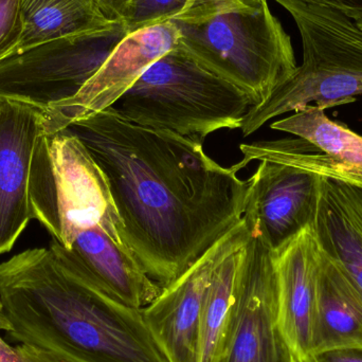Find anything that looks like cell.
I'll return each instance as SVG.
<instances>
[{"label": "cell", "mask_w": 362, "mask_h": 362, "mask_svg": "<svg viewBox=\"0 0 362 362\" xmlns=\"http://www.w3.org/2000/svg\"><path fill=\"white\" fill-rule=\"evenodd\" d=\"M67 129L105 174L125 245L161 287L242 221L250 180L213 160L202 142L129 122L110 107Z\"/></svg>", "instance_id": "obj_1"}, {"label": "cell", "mask_w": 362, "mask_h": 362, "mask_svg": "<svg viewBox=\"0 0 362 362\" xmlns=\"http://www.w3.org/2000/svg\"><path fill=\"white\" fill-rule=\"evenodd\" d=\"M0 295L13 341L76 362H168L142 308L106 295L52 246L0 264Z\"/></svg>", "instance_id": "obj_2"}, {"label": "cell", "mask_w": 362, "mask_h": 362, "mask_svg": "<svg viewBox=\"0 0 362 362\" xmlns=\"http://www.w3.org/2000/svg\"><path fill=\"white\" fill-rule=\"evenodd\" d=\"M299 30L302 64L269 98L249 110L243 136L252 135L276 117L306 105L322 110L362 95V28L325 0H276Z\"/></svg>", "instance_id": "obj_3"}, {"label": "cell", "mask_w": 362, "mask_h": 362, "mask_svg": "<svg viewBox=\"0 0 362 362\" xmlns=\"http://www.w3.org/2000/svg\"><path fill=\"white\" fill-rule=\"evenodd\" d=\"M255 102L176 47L155 62L112 106L125 120L204 144L221 129H240Z\"/></svg>", "instance_id": "obj_4"}, {"label": "cell", "mask_w": 362, "mask_h": 362, "mask_svg": "<svg viewBox=\"0 0 362 362\" xmlns=\"http://www.w3.org/2000/svg\"><path fill=\"white\" fill-rule=\"evenodd\" d=\"M32 216L69 249L83 230L99 226L129 250L110 182L86 146L68 129L36 139L30 171Z\"/></svg>", "instance_id": "obj_5"}, {"label": "cell", "mask_w": 362, "mask_h": 362, "mask_svg": "<svg viewBox=\"0 0 362 362\" xmlns=\"http://www.w3.org/2000/svg\"><path fill=\"white\" fill-rule=\"evenodd\" d=\"M173 23L180 31L178 47L248 93L255 106L297 69L291 36L267 0L257 10L231 11L198 23Z\"/></svg>", "instance_id": "obj_6"}, {"label": "cell", "mask_w": 362, "mask_h": 362, "mask_svg": "<svg viewBox=\"0 0 362 362\" xmlns=\"http://www.w3.org/2000/svg\"><path fill=\"white\" fill-rule=\"evenodd\" d=\"M122 23L110 29L69 36L15 53L0 63V98L46 110L71 99L99 71L121 40Z\"/></svg>", "instance_id": "obj_7"}, {"label": "cell", "mask_w": 362, "mask_h": 362, "mask_svg": "<svg viewBox=\"0 0 362 362\" xmlns=\"http://www.w3.org/2000/svg\"><path fill=\"white\" fill-rule=\"evenodd\" d=\"M247 227L223 362H299L279 325L276 252L253 226Z\"/></svg>", "instance_id": "obj_8"}, {"label": "cell", "mask_w": 362, "mask_h": 362, "mask_svg": "<svg viewBox=\"0 0 362 362\" xmlns=\"http://www.w3.org/2000/svg\"><path fill=\"white\" fill-rule=\"evenodd\" d=\"M244 217L180 278L163 287L160 295L142 308L153 339L168 362H197L202 306L217 266L248 242Z\"/></svg>", "instance_id": "obj_9"}, {"label": "cell", "mask_w": 362, "mask_h": 362, "mask_svg": "<svg viewBox=\"0 0 362 362\" xmlns=\"http://www.w3.org/2000/svg\"><path fill=\"white\" fill-rule=\"evenodd\" d=\"M178 40L180 31L173 21L125 36L78 95L45 110V133L67 129L112 107L155 62L177 47Z\"/></svg>", "instance_id": "obj_10"}, {"label": "cell", "mask_w": 362, "mask_h": 362, "mask_svg": "<svg viewBox=\"0 0 362 362\" xmlns=\"http://www.w3.org/2000/svg\"><path fill=\"white\" fill-rule=\"evenodd\" d=\"M322 176L302 168L259 161L250 180L244 217L279 252L316 219Z\"/></svg>", "instance_id": "obj_11"}, {"label": "cell", "mask_w": 362, "mask_h": 362, "mask_svg": "<svg viewBox=\"0 0 362 362\" xmlns=\"http://www.w3.org/2000/svg\"><path fill=\"white\" fill-rule=\"evenodd\" d=\"M45 110L0 98V255L8 252L32 216L30 171Z\"/></svg>", "instance_id": "obj_12"}, {"label": "cell", "mask_w": 362, "mask_h": 362, "mask_svg": "<svg viewBox=\"0 0 362 362\" xmlns=\"http://www.w3.org/2000/svg\"><path fill=\"white\" fill-rule=\"evenodd\" d=\"M50 246L95 286L132 308H146L163 291L133 253L99 226L81 231L69 249L55 240Z\"/></svg>", "instance_id": "obj_13"}, {"label": "cell", "mask_w": 362, "mask_h": 362, "mask_svg": "<svg viewBox=\"0 0 362 362\" xmlns=\"http://www.w3.org/2000/svg\"><path fill=\"white\" fill-rule=\"evenodd\" d=\"M320 248L313 228L276 252L278 321L298 361L310 356Z\"/></svg>", "instance_id": "obj_14"}, {"label": "cell", "mask_w": 362, "mask_h": 362, "mask_svg": "<svg viewBox=\"0 0 362 362\" xmlns=\"http://www.w3.org/2000/svg\"><path fill=\"white\" fill-rule=\"evenodd\" d=\"M312 228L320 250L362 295V189L322 176Z\"/></svg>", "instance_id": "obj_15"}, {"label": "cell", "mask_w": 362, "mask_h": 362, "mask_svg": "<svg viewBox=\"0 0 362 362\" xmlns=\"http://www.w3.org/2000/svg\"><path fill=\"white\" fill-rule=\"evenodd\" d=\"M362 350V295L320 250L310 355Z\"/></svg>", "instance_id": "obj_16"}, {"label": "cell", "mask_w": 362, "mask_h": 362, "mask_svg": "<svg viewBox=\"0 0 362 362\" xmlns=\"http://www.w3.org/2000/svg\"><path fill=\"white\" fill-rule=\"evenodd\" d=\"M23 33L15 53L38 45L110 29L93 0H21Z\"/></svg>", "instance_id": "obj_17"}, {"label": "cell", "mask_w": 362, "mask_h": 362, "mask_svg": "<svg viewBox=\"0 0 362 362\" xmlns=\"http://www.w3.org/2000/svg\"><path fill=\"white\" fill-rule=\"evenodd\" d=\"M270 127L318 148L349 176L352 185L362 189V136L348 125L332 120L318 106L306 105Z\"/></svg>", "instance_id": "obj_18"}, {"label": "cell", "mask_w": 362, "mask_h": 362, "mask_svg": "<svg viewBox=\"0 0 362 362\" xmlns=\"http://www.w3.org/2000/svg\"><path fill=\"white\" fill-rule=\"evenodd\" d=\"M244 247L230 253L211 279L200 316L197 362H223L225 359L236 276Z\"/></svg>", "instance_id": "obj_19"}, {"label": "cell", "mask_w": 362, "mask_h": 362, "mask_svg": "<svg viewBox=\"0 0 362 362\" xmlns=\"http://www.w3.org/2000/svg\"><path fill=\"white\" fill-rule=\"evenodd\" d=\"M262 0H133L121 23L129 33L167 21L198 23L223 13L257 10Z\"/></svg>", "instance_id": "obj_20"}, {"label": "cell", "mask_w": 362, "mask_h": 362, "mask_svg": "<svg viewBox=\"0 0 362 362\" xmlns=\"http://www.w3.org/2000/svg\"><path fill=\"white\" fill-rule=\"evenodd\" d=\"M21 33V0H0V63L14 54Z\"/></svg>", "instance_id": "obj_21"}, {"label": "cell", "mask_w": 362, "mask_h": 362, "mask_svg": "<svg viewBox=\"0 0 362 362\" xmlns=\"http://www.w3.org/2000/svg\"><path fill=\"white\" fill-rule=\"evenodd\" d=\"M0 362H76L54 351L28 344L11 346L0 336Z\"/></svg>", "instance_id": "obj_22"}, {"label": "cell", "mask_w": 362, "mask_h": 362, "mask_svg": "<svg viewBox=\"0 0 362 362\" xmlns=\"http://www.w3.org/2000/svg\"><path fill=\"white\" fill-rule=\"evenodd\" d=\"M302 362H362V350H337L310 355Z\"/></svg>", "instance_id": "obj_23"}, {"label": "cell", "mask_w": 362, "mask_h": 362, "mask_svg": "<svg viewBox=\"0 0 362 362\" xmlns=\"http://www.w3.org/2000/svg\"><path fill=\"white\" fill-rule=\"evenodd\" d=\"M104 16L112 23H121L125 11L133 0H93Z\"/></svg>", "instance_id": "obj_24"}, {"label": "cell", "mask_w": 362, "mask_h": 362, "mask_svg": "<svg viewBox=\"0 0 362 362\" xmlns=\"http://www.w3.org/2000/svg\"><path fill=\"white\" fill-rule=\"evenodd\" d=\"M354 19L362 28V0H325Z\"/></svg>", "instance_id": "obj_25"}, {"label": "cell", "mask_w": 362, "mask_h": 362, "mask_svg": "<svg viewBox=\"0 0 362 362\" xmlns=\"http://www.w3.org/2000/svg\"><path fill=\"white\" fill-rule=\"evenodd\" d=\"M11 329V325L6 319L4 314V303H2L1 295H0V331H4L8 333Z\"/></svg>", "instance_id": "obj_26"}]
</instances>
